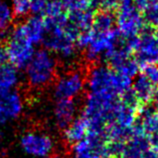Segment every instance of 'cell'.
I'll use <instances>...</instances> for the list:
<instances>
[{"label":"cell","instance_id":"obj_25","mask_svg":"<svg viewBox=\"0 0 158 158\" xmlns=\"http://www.w3.org/2000/svg\"><path fill=\"white\" fill-rule=\"evenodd\" d=\"M61 1L63 3L66 11L68 12L90 7L91 0H61Z\"/></svg>","mask_w":158,"mask_h":158},{"label":"cell","instance_id":"obj_21","mask_svg":"<svg viewBox=\"0 0 158 158\" xmlns=\"http://www.w3.org/2000/svg\"><path fill=\"white\" fill-rule=\"evenodd\" d=\"M113 70H115L117 73L121 74V75L127 78L133 79L140 72V65L132 55L130 57H128L126 60H124L121 64L118 65Z\"/></svg>","mask_w":158,"mask_h":158},{"label":"cell","instance_id":"obj_19","mask_svg":"<svg viewBox=\"0 0 158 158\" xmlns=\"http://www.w3.org/2000/svg\"><path fill=\"white\" fill-rule=\"evenodd\" d=\"M115 27V13L113 11L98 10L95 12L91 30L95 33H106Z\"/></svg>","mask_w":158,"mask_h":158},{"label":"cell","instance_id":"obj_32","mask_svg":"<svg viewBox=\"0 0 158 158\" xmlns=\"http://www.w3.org/2000/svg\"><path fill=\"white\" fill-rule=\"evenodd\" d=\"M11 1H12V0H11Z\"/></svg>","mask_w":158,"mask_h":158},{"label":"cell","instance_id":"obj_9","mask_svg":"<svg viewBox=\"0 0 158 158\" xmlns=\"http://www.w3.org/2000/svg\"><path fill=\"white\" fill-rule=\"evenodd\" d=\"M106 142L104 135L87 133L84 138L70 146V154L72 158H106Z\"/></svg>","mask_w":158,"mask_h":158},{"label":"cell","instance_id":"obj_27","mask_svg":"<svg viewBox=\"0 0 158 158\" xmlns=\"http://www.w3.org/2000/svg\"><path fill=\"white\" fill-rule=\"evenodd\" d=\"M7 61H8V56H7L6 48L3 45H0V66L7 63Z\"/></svg>","mask_w":158,"mask_h":158},{"label":"cell","instance_id":"obj_20","mask_svg":"<svg viewBox=\"0 0 158 158\" xmlns=\"http://www.w3.org/2000/svg\"><path fill=\"white\" fill-rule=\"evenodd\" d=\"M42 14L44 19L55 22H63L66 20L67 11L61 0H48Z\"/></svg>","mask_w":158,"mask_h":158},{"label":"cell","instance_id":"obj_15","mask_svg":"<svg viewBox=\"0 0 158 158\" xmlns=\"http://www.w3.org/2000/svg\"><path fill=\"white\" fill-rule=\"evenodd\" d=\"M148 136L158 133V111L150 103L140 105L135 122Z\"/></svg>","mask_w":158,"mask_h":158},{"label":"cell","instance_id":"obj_3","mask_svg":"<svg viewBox=\"0 0 158 158\" xmlns=\"http://www.w3.org/2000/svg\"><path fill=\"white\" fill-rule=\"evenodd\" d=\"M115 13V26L124 39H133L143 30L145 24L142 11L133 0H120Z\"/></svg>","mask_w":158,"mask_h":158},{"label":"cell","instance_id":"obj_14","mask_svg":"<svg viewBox=\"0 0 158 158\" xmlns=\"http://www.w3.org/2000/svg\"><path fill=\"white\" fill-rule=\"evenodd\" d=\"M157 89L158 87L141 72L132 79L131 90L141 105L151 103Z\"/></svg>","mask_w":158,"mask_h":158},{"label":"cell","instance_id":"obj_16","mask_svg":"<svg viewBox=\"0 0 158 158\" xmlns=\"http://www.w3.org/2000/svg\"><path fill=\"white\" fill-rule=\"evenodd\" d=\"M20 26H21L24 35L33 45L42 43L45 36V31H46L45 21L42 16L33 14L24 22L20 23Z\"/></svg>","mask_w":158,"mask_h":158},{"label":"cell","instance_id":"obj_6","mask_svg":"<svg viewBox=\"0 0 158 158\" xmlns=\"http://www.w3.org/2000/svg\"><path fill=\"white\" fill-rule=\"evenodd\" d=\"M91 32V40L83 50V54L87 62L96 64L104 61L106 56L116 47L119 42L120 34L116 28L106 33H95L92 30Z\"/></svg>","mask_w":158,"mask_h":158},{"label":"cell","instance_id":"obj_23","mask_svg":"<svg viewBox=\"0 0 158 158\" xmlns=\"http://www.w3.org/2000/svg\"><path fill=\"white\" fill-rule=\"evenodd\" d=\"M13 18L14 15L11 6L5 0H0V30L10 28Z\"/></svg>","mask_w":158,"mask_h":158},{"label":"cell","instance_id":"obj_7","mask_svg":"<svg viewBox=\"0 0 158 158\" xmlns=\"http://www.w3.org/2000/svg\"><path fill=\"white\" fill-rule=\"evenodd\" d=\"M132 55L141 67L158 63V39L152 28L145 26L137 36Z\"/></svg>","mask_w":158,"mask_h":158},{"label":"cell","instance_id":"obj_11","mask_svg":"<svg viewBox=\"0 0 158 158\" xmlns=\"http://www.w3.org/2000/svg\"><path fill=\"white\" fill-rule=\"evenodd\" d=\"M79 105L75 99H56L53 116L56 126L60 130L70 124L78 116Z\"/></svg>","mask_w":158,"mask_h":158},{"label":"cell","instance_id":"obj_18","mask_svg":"<svg viewBox=\"0 0 158 158\" xmlns=\"http://www.w3.org/2000/svg\"><path fill=\"white\" fill-rule=\"evenodd\" d=\"M19 83L18 69L10 63L0 66V97L13 91Z\"/></svg>","mask_w":158,"mask_h":158},{"label":"cell","instance_id":"obj_26","mask_svg":"<svg viewBox=\"0 0 158 158\" xmlns=\"http://www.w3.org/2000/svg\"><path fill=\"white\" fill-rule=\"evenodd\" d=\"M141 73H143L153 84L158 87V63L145 65L140 69Z\"/></svg>","mask_w":158,"mask_h":158},{"label":"cell","instance_id":"obj_29","mask_svg":"<svg viewBox=\"0 0 158 158\" xmlns=\"http://www.w3.org/2000/svg\"><path fill=\"white\" fill-rule=\"evenodd\" d=\"M42 158H60V157H58V156H48V157H42Z\"/></svg>","mask_w":158,"mask_h":158},{"label":"cell","instance_id":"obj_10","mask_svg":"<svg viewBox=\"0 0 158 158\" xmlns=\"http://www.w3.org/2000/svg\"><path fill=\"white\" fill-rule=\"evenodd\" d=\"M151 147L149 136L135 123L132 135L126 140L123 150V158H142L144 153Z\"/></svg>","mask_w":158,"mask_h":158},{"label":"cell","instance_id":"obj_1","mask_svg":"<svg viewBox=\"0 0 158 158\" xmlns=\"http://www.w3.org/2000/svg\"><path fill=\"white\" fill-rule=\"evenodd\" d=\"M132 79L121 75L108 65L92 64L86 73V88L88 92L107 94L120 97L130 89Z\"/></svg>","mask_w":158,"mask_h":158},{"label":"cell","instance_id":"obj_13","mask_svg":"<svg viewBox=\"0 0 158 158\" xmlns=\"http://www.w3.org/2000/svg\"><path fill=\"white\" fill-rule=\"evenodd\" d=\"M94 14L95 11L91 7H87L80 10L68 11L66 25L74 34L78 36L81 32L91 29Z\"/></svg>","mask_w":158,"mask_h":158},{"label":"cell","instance_id":"obj_12","mask_svg":"<svg viewBox=\"0 0 158 158\" xmlns=\"http://www.w3.org/2000/svg\"><path fill=\"white\" fill-rule=\"evenodd\" d=\"M22 97L16 91L0 97V124L18 118L23 111Z\"/></svg>","mask_w":158,"mask_h":158},{"label":"cell","instance_id":"obj_2","mask_svg":"<svg viewBox=\"0 0 158 158\" xmlns=\"http://www.w3.org/2000/svg\"><path fill=\"white\" fill-rule=\"evenodd\" d=\"M25 76L29 86L41 89L55 80L58 71V60L47 49H39L34 52L25 66Z\"/></svg>","mask_w":158,"mask_h":158},{"label":"cell","instance_id":"obj_24","mask_svg":"<svg viewBox=\"0 0 158 158\" xmlns=\"http://www.w3.org/2000/svg\"><path fill=\"white\" fill-rule=\"evenodd\" d=\"M11 9L14 17H25L30 13V0H12Z\"/></svg>","mask_w":158,"mask_h":158},{"label":"cell","instance_id":"obj_5","mask_svg":"<svg viewBox=\"0 0 158 158\" xmlns=\"http://www.w3.org/2000/svg\"><path fill=\"white\" fill-rule=\"evenodd\" d=\"M34 46L24 35L20 24L16 25L11 30L5 46L9 63L17 69L25 68L35 52Z\"/></svg>","mask_w":158,"mask_h":158},{"label":"cell","instance_id":"obj_31","mask_svg":"<svg viewBox=\"0 0 158 158\" xmlns=\"http://www.w3.org/2000/svg\"><path fill=\"white\" fill-rule=\"evenodd\" d=\"M120 158H123V157H120Z\"/></svg>","mask_w":158,"mask_h":158},{"label":"cell","instance_id":"obj_4","mask_svg":"<svg viewBox=\"0 0 158 158\" xmlns=\"http://www.w3.org/2000/svg\"><path fill=\"white\" fill-rule=\"evenodd\" d=\"M86 89V73L81 68H69L54 80L53 96L56 99H76Z\"/></svg>","mask_w":158,"mask_h":158},{"label":"cell","instance_id":"obj_28","mask_svg":"<svg viewBox=\"0 0 158 158\" xmlns=\"http://www.w3.org/2000/svg\"><path fill=\"white\" fill-rule=\"evenodd\" d=\"M142 158H158V150H156L153 147H150L144 153Z\"/></svg>","mask_w":158,"mask_h":158},{"label":"cell","instance_id":"obj_30","mask_svg":"<svg viewBox=\"0 0 158 158\" xmlns=\"http://www.w3.org/2000/svg\"><path fill=\"white\" fill-rule=\"evenodd\" d=\"M155 35H156V37H157V39H158V27L156 28V31H155Z\"/></svg>","mask_w":158,"mask_h":158},{"label":"cell","instance_id":"obj_22","mask_svg":"<svg viewBox=\"0 0 158 158\" xmlns=\"http://www.w3.org/2000/svg\"><path fill=\"white\" fill-rule=\"evenodd\" d=\"M142 17L145 26L158 27V0H154L142 10Z\"/></svg>","mask_w":158,"mask_h":158},{"label":"cell","instance_id":"obj_8","mask_svg":"<svg viewBox=\"0 0 158 158\" xmlns=\"http://www.w3.org/2000/svg\"><path fill=\"white\" fill-rule=\"evenodd\" d=\"M20 145L26 154L34 158L48 157L55 150V141L51 135L43 131H27L20 138Z\"/></svg>","mask_w":158,"mask_h":158},{"label":"cell","instance_id":"obj_17","mask_svg":"<svg viewBox=\"0 0 158 158\" xmlns=\"http://www.w3.org/2000/svg\"><path fill=\"white\" fill-rule=\"evenodd\" d=\"M88 132V123L82 115H78L73 121L62 130L64 142L71 146L79 140L83 139Z\"/></svg>","mask_w":158,"mask_h":158}]
</instances>
